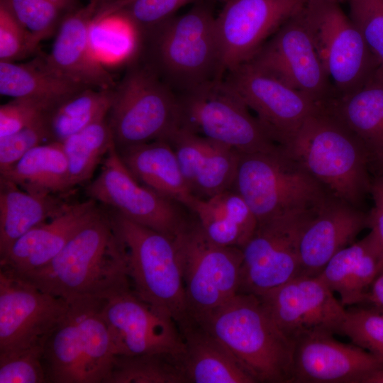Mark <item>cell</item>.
Returning <instances> with one entry per match:
<instances>
[{
  "mask_svg": "<svg viewBox=\"0 0 383 383\" xmlns=\"http://www.w3.org/2000/svg\"><path fill=\"white\" fill-rule=\"evenodd\" d=\"M16 276L66 300L87 296L102 297L130 285L123 247L109 212L102 210L48 264Z\"/></svg>",
  "mask_w": 383,
  "mask_h": 383,
  "instance_id": "obj_1",
  "label": "cell"
},
{
  "mask_svg": "<svg viewBox=\"0 0 383 383\" xmlns=\"http://www.w3.org/2000/svg\"><path fill=\"white\" fill-rule=\"evenodd\" d=\"M283 148L331 196L362 209L371 191L370 154L323 105Z\"/></svg>",
  "mask_w": 383,
  "mask_h": 383,
  "instance_id": "obj_2",
  "label": "cell"
},
{
  "mask_svg": "<svg viewBox=\"0 0 383 383\" xmlns=\"http://www.w3.org/2000/svg\"><path fill=\"white\" fill-rule=\"evenodd\" d=\"M196 323L221 342L255 382L290 383L294 344L257 296L238 293Z\"/></svg>",
  "mask_w": 383,
  "mask_h": 383,
  "instance_id": "obj_3",
  "label": "cell"
},
{
  "mask_svg": "<svg viewBox=\"0 0 383 383\" xmlns=\"http://www.w3.org/2000/svg\"><path fill=\"white\" fill-rule=\"evenodd\" d=\"M68 301L65 315L44 345L48 382L104 383L115 354L101 313V297Z\"/></svg>",
  "mask_w": 383,
  "mask_h": 383,
  "instance_id": "obj_4",
  "label": "cell"
},
{
  "mask_svg": "<svg viewBox=\"0 0 383 383\" xmlns=\"http://www.w3.org/2000/svg\"><path fill=\"white\" fill-rule=\"evenodd\" d=\"M215 19L209 8L198 5L145 33L150 57L146 65L184 92L220 80Z\"/></svg>",
  "mask_w": 383,
  "mask_h": 383,
  "instance_id": "obj_5",
  "label": "cell"
},
{
  "mask_svg": "<svg viewBox=\"0 0 383 383\" xmlns=\"http://www.w3.org/2000/svg\"><path fill=\"white\" fill-rule=\"evenodd\" d=\"M113 228L125 252L133 291L170 315L179 324L187 320L182 269L174 239L135 223L111 209Z\"/></svg>",
  "mask_w": 383,
  "mask_h": 383,
  "instance_id": "obj_6",
  "label": "cell"
},
{
  "mask_svg": "<svg viewBox=\"0 0 383 383\" xmlns=\"http://www.w3.org/2000/svg\"><path fill=\"white\" fill-rule=\"evenodd\" d=\"M257 222L274 216L317 211L331 196L285 149L241 153L232 187Z\"/></svg>",
  "mask_w": 383,
  "mask_h": 383,
  "instance_id": "obj_7",
  "label": "cell"
},
{
  "mask_svg": "<svg viewBox=\"0 0 383 383\" xmlns=\"http://www.w3.org/2000/svg\"><path fill=\"white\" fill-rule=\"evenodd\" d=\"M107 120L116 149L166 140L181 126L179 97L148 65L135 64L112 89Z\"/></svg>",
  "mask_w": 383,
  "mask_h": 383,
  "instance_id": "obj_8",
  "label": "cell"
},
{
  "mask_svg": "<svg viewBox=\"0 0 383 383\" xmlns=\"http://www.w3.org/2000/svg\"><path fill=\"white\" fill-rule=\"evenodd\" d=\"M182 269L187 320L199 322L235 296L240 288V248L213 243L189 221L174 237Z\"/></svg>",
  "mask_w": 383,
  "mask_h": 383,
  "instance_id": "obj_9",
  "label": "cell"
},
{
  "mask_svg": "<svg viewBox=\"0 0 383 383\" xmlns=\"http://www.w3.org/2000/svg\"><path fill=\"white\" fill-rule=\"evenodd\" d=\"M302 13L335 96L355 90L380 67L338 0H306Z\"/></svg>",
  "mask_w": 383,
  "mask_h": 383,
  "instance_id": "obj_10",
  "label": "cell"
},
{
  "mask_svg": "<svg viewBox=\"0 0 383 383\" xmlns=\"http://www.w3.org/2000/svg\"><path fill=\"white\" fill-rule=\"evenodd\" d=\"M181 126L240 153L280 147L243 101L221 80L179 98Z\"/></svg>",
  "mask_w": 383,
  "mask_h": 383,
  "instance_id": "obj_11",
  "label": "cell"
},
{
  "mask_svg": "<svg viewBox=\"0 0 383 383\" xmlns=\"http://www.w3.org/2000/svg\"><path fill=\"white\" fill-rule=\"evenodd\" d=\"M101 309L115 355H182L184 342L178 323L141 299L131 285L102 296Z\"/></svg>",
  "mask_w": 383,
  "mask_h": 383,
  "instance_id": "obj_12",
  "label": "cell"
},
{
  "mask_svg": "<svg viewBox=\"0 0 383 383\" xmlns=\"http://www.w3.org/2000/svg\"><path fill=\"white\" fill-rule=\"evenodd\" d=\"M316 212L290 213L257 222L241 248L238 293L260 296L300 275L299 238Z\"/></svg>",
  "mask_w": 383,
  "mask_h": 383,
  "instance_id": "obj_13",
  "label": "cell"
},
{
  "mask_svg": "<svg viewBox=\"0 0 383 383\" xmlns=\"http://www.w3.org/2000/svg\"><path fill=\"white\" fill-rule=\"evenodd\" d=\"M102 163L99 174L86 189L89 198L172 238L189 222L181 209L183 205L142 184L132 175L116 145Z\"/></svg>",
  "mask_w": 383,
  "mask_h": 383,
  "instance_id": "obj_14",
  "label": "cell"
},
{
  "mask_svg": "<svg viewBox=\"0 0 383 383\" xmlns=\"http://www.w3.org/2000/svg\"><path fill=\"white\" fill-rule=\"evenodd\" d=\"M257 296L294 344L316 333L340 334L346 308L318 275L298 276Z\"/></svg>",
  "mask_w": 383,
  "mask_h": 383,
  "instance_id": "obj_15",
  "label": "cell"
},
{
  "mask_svg": "<svg viewBox=\"0 0 383 383\" xmlns=\"http://www.w3.org/2000/svg\"><path fill=\"white\" fill-rule=\"evenodd\" d=\"M69 301L0 270V354L45 345Z\"/></svg>",
  "mask_w": 383,
  "mask_h": 383,
  "instance_id": "obj_16",
  "label": "cell"
},
{
  "mask_svg": "<svg viewBox=\"0 0 383 383\" xmlns=\"http://www.w3.org/2000/svg\"><path fill=\"white\" fill-rule=\"evenodd\" d=\"M302 9L278 28L250 62L323 105L335 92L315 49Z\"/></svg>",
  "mask_w": 383,
  "mask_h": 383,
  "instance_id": "obj_17",
  "label": "cell"
},
{
  "mask_svg": "<svg viewBox=\"0 0 383 383\" xmlns=\"http://www.w3.org/2000/svg\"><path fill=\"white\" fill-rule=\"evenodd\" d=\"M223 82L255 112L272 139L284 147L321 104L248 62Z\"/></svg>",
  "mask_w": 383,
  "mask_h": 383,
  "instance_id": "obj_18",
  "label": "cell"
},
{
  "mask_svg": "<svg viewBox=\"0 0 383 383\" xmlns=\"http://www.w3.org/2000/svg\"><path fill=\"white\" fill-rule=\"evenodd\" d=\"M306 0H227L215 26L222 71L249 62Z\"/></svg>",
  "mask_w": 383,
  "mask_h": 383,
  "instance_id": "obj_19",
  "label": "cell"
},
{
  "mask_svg": "<svg viewBox=\"0 0 383 383\" xmlns=\"http://www.w3.org/2000/svg\"><path fill=\"white\" fill-rule=\"evenodd\" d=\"M383 363L332 333H316L294 343L290 383H367Z\"/></svg>",
  "mask_w": 383,
  "mask_h": 383,
  "instance_id": "obj_20",
  "label": "cell"
},
{
  "mask_svg": "<svg viewBox=\"0 0 383 383\" xmlns=\"http://www.w3.org/2000/svg\"><path fill=\"white\" fill-rule=\"evenodd\" d=\"M366 228H369V212L330 196L301 231L300 275L318 276L327 262L355 243Z\"/></svg>",
  "mask_w": 383,
  "mask_h": 383,
  "instance_id": "obj_21",
  "label": "cell"
},
{
  "mask_svg": "<svg viewBox=\"0 0 383 383\" xmlns=\"http://www.w3.org/2000/svg\"><path fill=\"white\" fill-rule=\"evenodd\" d=\"M99 0H91L69 14L60 26L50 52L46 55L57 71L87 87L111 89L116 82L94 53L92 26L99 17Z\"/></svg>",
  "mask_w": 383,
  "mask_h": 383,
  "instance_id": "obj_22",
  "label": "cell"
},
{
  "mask_svg": "<svg viewBox=\"0 0 383 383\" xmlns=\"http://www.w3.org/2000/svg\"><path fill=\"white\" fill-rule=\"evenodd\" d=\"M89 198L70 203L60 214L33 228L0 256V270L23 275L48 264L71 238L101 210Z\"/></svg>",
  "mask_w": 383,
  "mask_h": 383,
  "instance_id": "obj_23",
  "label": "cell"
},
{
  "mask_svg": "<svg viewBox=\"0 0 383 383\" xmlns=\"http://www.w3.org/2000/svg\"><path fill=\"white\" fill-rule=\"evenodd\" d=\"M166 140L194 196L208 199L232 188L240 152L183 127Z\"/></svg>",
  "mask_w": 383,
  "mask_h": 383,
  "instance_id": "obj_24",
  "label": "cell"
},
{
  "mask_svg": "<svg viewBox=\"0 0 383 383\" xmlns=\"http://www.w3.org/2000/svg\"><path fill=\"white\" fill-rule=\"evenodd\" d=\"M383 270V248L374 231L338 252L319 277L339 296L344 307L363 304Z\"/></svg>",
  "mask_w": 383,
  "mask_h": 383,
  "instance_id": "obj_25",
  "label": "cell"
},
{
  "mask_svg": "<svg viewBox=\"0 0 383 383\" xmlns=\"http://www.w3.org/2000/svg\"><path fill=\"white\" fill-rule=\"evenodd\" d=\"M184 349L181 364L191 383H255L232 353L199 323L179 326Z\"/></svg>",
  "mask_w": 383,
  "mask_h": 383,
  "instance_id": "obj_26",
  "label": "cell"
},
{
  "mask_svg": "<svg viewBox=\"0 0 383 383\" xmlns=\"http://www.w3.org/2000/svg\"><path fill=\"white\" fill-rule=\"evenodd\" d=\"M132 175L142 184L188 208L194 199L182 174L177 155L165 140L117 149Z\"/></svg>",
  "mask_w": 383,
  "mask_h": 383,
  "instance_id": "obj_27",
  "label": "cell"
},
{
  "mask_svg": "<svg viewBox=\"0 0 383 383\" xmlns=\"http://www.w3.org/2000/svg\"><path fill=\"white\" fill-rule=\"evenodd\" d=\"M365 145L372 164L383 153V69L360 87L323 105ZM371 164V165H372Z\"/></svg>",
  "mask_w": 383,
  "mask_h": 383,
  "instance_id": "obj_28",
  "label": "cell"
},
{
  "mask_svg": "<svg viewBox=\"0 0 383 383\" xmlns=\"http://www.w3.org/2000/svg\"><path fill=\"white\" fill-rule=\"evenodd\" d=\"M213 243L242 248L253 234L257 220L244 199L231 189L208 199L194 197L187 208Z\"/></svg>",
  "mask_w": 383,
  "mask_h": 383,
  "instance_id": "obj_29",
  "label": "cell"
},
{
  "mask_svg": "<svg viewBox=\"0 0 383 383\" xmlns=\"http://www.w3.org/2000/svg\"><path fill=\"white\" fill-rule=\"evenodd\" d=\"M87 87L62 74L37 53L32 60L0 62V93L13 98H29L56 105Z\"/></svg>",
  "mask_w": 383,
  "mask_h": 383,
  "instance_id": "obj_30",
  "label": "cell"
},
{
  "mask_svg": "<svg viewBox=\"0 0 383 383\" xmlns=\"http://www.w3.org/2000/svg\"><path fill=\"white\" fill-rule=\"evenodd\" d=\"M60 195L34 194L0 177V256L33 228L65 211Z\"/></svg>",
  "mask_w": 383,
  "mask_h": 383,
  "instance_id": "obj_31",
  "label": "cell"
},
{
  "mask_svg": "<svg viewBox=\"0 0 383 383\" xmlns=\"http://www.w3.org/2000/svg\"><path fill=\"white\" fill-rule=\"evenodd\" d=\"M23 191L41 195H65L69 187L68 163L62 143L47 142L28 151L0 172Z\"/></svg>",
  "mask_w": 383,
  "mask_h": 383,
  "instance_id": "obj_32",
  "label": "cell"
},
{
  "mask_svg": "<svg viewBox=\"0 0 383 383\" xmlns=\"http://www.w3.org/2000/svg\"><path fill=\"white\" fill-rule=\"evenodd\" d=\"M111 89L84 88L61 101L46 113L50 142L62 143L95 121L107 117Z\"/></svg>",
  "mask_w": 383,
  "mask_h": 383,
  "instance_id": "obj_33",
  "label": "cell"
},
{
  "mask_svg": "<svg viewBox=\"0 0 383 383\" xmlns=\"http://www.w3.org/2000/svg\"><path fill=\"white\" fill-rule=\"evenodd\" d=\"M62 143L68 163L71 191L92 177L104 155L115 146L107 117L70 135Z\"/></svg>",
  "mask_w": 383,
  "mask_h": 383,
  "instance_id": "obj_34",
  "label": "cell"
},
{
  "mask_svg": "<svg viewBox=\"0 0 383 383\" xmlns=\"http://www.w3.org/2000/svg\"><path fill=\"white\" fill-rule=\"evenodd\" d=\"M104 383H188L179 357L116 355Z\"/></svg>",
  "mask_w": 383,
  "mask_h": 383,
  "instance_id": "obj_35",
  "label": "cell"
},
{
  "mask_svg": "<svg viewBox=\"0 0 383 383\" xmlns=\"http://www.w3.org/2000/svg\"><path fill=\"white\" fill-rule=\"evenodd\" d=\"M340 335L371 353L383 363V311L360 304L346 308Z\"/></svg>",
  "mask_w": 383,
  "mask_h": 383,
  "instance_id": "obj_36",
  "label": "cell"
},
{
  "mask_svg": "<svg viewBox=\"0 0 383 383\" xmlns=\"http://www.w3.org/2000/svg\"><path fill=\"white\" fill-rule=\"evenodd\" d=\"M79 0H35L24 23L34 46L55 34L65 18L79 8Z\"/></svg>",
  "mask_w": 383,
  "mask_h": 383,
  "instance_id": "obj_37",
  "label": "cell"
},
{
  "mask_svg": "<svg viewBox=\"0 0 383 383\" xmlns=\"http://www.w3.org/2000/svg\"><path fill=\"white\" fill-rule=\"evenodd\" d=\"M44 345L0 354V383L48 382L43 364Z\"/></svg>",
  "mask_w": 383,
  "mask_h": 383,
  "instance_id": "obj_38",
  "label": "cell"
},
{
  "mask_svg": "<svg viewBox=\"0 0 383 383\" xmlns=\"http://www.w3.org/2000/svg\"><path fill=\"white\" fill-rule=\"evenodd\" d=\"M194 0H126L121 17L143 35L172 17L179 9Z\"/></svg>",
  "mask_w": 383,
  "mask_h": 383,
  "instance_id": "obj_39",
  "label": "cell"
},
{
  "mask_svg": "<svg viewBox=\"0 0 383 383\" xmlns=\"http://www.w3.org/2000/svg\"><path fill=\"white\" fill-rule=\"evenodd\" d=\"M349 17L383 69V0H345Z\"/></svg>",
  "mask_w": 383,
  "mask_h": 383,
  "instance_id": "obj_40",
  "label": "cell"
},
{
  "mask_svg": "<svg viewBox=\"0 0 383 383\" xmlns=\"http://www.w3.org/2000/svg\"><path fill=\"white\" fill-rule=\"evenodd\" d=\"M37 52L29 31L0 0V62H16Z\"/></svg>",
  "mask_w": 383,
  "mask_h": 383,
  "instance_id": "obj_41",
  "label": "cell"
},
{
  "mask_svg": "<svg viewBox=\"0 0 383 383\" xmlns=\"http://www.w3.org/2000/svg\"><path fill=\"white\" fill-rule=\"evenodd\" d=\"M45 142H50L45 116L13 134L0 138V172L10 168L28 151Z\"/></svg>",
  "mask_w": 383,
  "mask_h": 383,
  "instance_id": "obj_42",
  "label": "cell"
},
{
  "mask_svg": "<svg viewBox=\"0 0 383 383\" xmlns=\"http://www.w3.org/2000/svg\"><path fill=\"white\" fill-rule=\"evenodd\" d=\"M55 105L29 98H13L0 106V138L13 134L44 118Z\"/></svg>",
  "mask_w": 383,
  "mask_h": 383,
  "instance_id": "obj_43",
  "label": "cell"
},
{
  "mask_svg": "<svg viewBox=\"0 0 383 383\" xmlns=\"http://www.w3.org/2000/svg\"><path fill=\"white\" fill-rule=\"evenodd\" d=\"M370 195L374 204L369 211V228L374 232L383 248V174L372 177Z\"/></svg>",
  "mask_w": 383,
  "mask_h": 383,
  "instance_id": "obj_44",
  "label": "cell"
},
{
  "mask_svg": "<svg viewBox=\"0 0 383 383\" xmlns=\"http://www.w3.org/2000/svg\"><path fill=\"white\" fill-rule=\"evenodd\" d=\"M383 311V270L372 284L365 303Z\"/></svg>",
  "mask_w": 383,
  "mask_h": 383,
  "instance_id": "obj_45",
  "label": "cell"
},
{
  "mask_svg": "<svg viewBox=\"0 0 383 383\" xmlns=\"http://www.w3.org/2000/svg\"><path fill=\"white\" fill-rule=\"evenodd\" d=\"M372 173L383 174V153L371 165Z\"/></svg>",
  "mask_w": 383,
  "mask_h": 383,
  "instance_id": "obj_46",
  "label": "cell"
},
{
  "mask_svg": "<svg viewBox=\"0 0 383 383\" xmlns=\"http://www.w3.org/2000/svg\"><path fill=\"white\" fill-rule=\"evenodd\" d=\"M367 383H383V371H381L372 377Z\"/></svg>",
  "mask_w": 383,
  "mask_h": 383,
  "instance_id": "obj_47",
  "label": "cell"
},
{
  "mask_svg": "<svg viewBox=\"0 0 383 383\" xmlns=\"http://www.w3.org/2000/svg\"><path fill=\"white\" fill-rule=\"evenodd\" d=\"M99 1H101V0H99Z\"/></svg>",
  "mask_w": 383,
  "mask_h": 383,
  "instance_id": "obj_48",
  "label": "cell"
}]
</instances>
